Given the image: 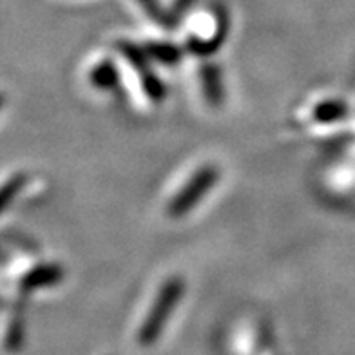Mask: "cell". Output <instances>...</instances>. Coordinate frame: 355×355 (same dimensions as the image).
Masks as SVG:
<instances>
[{
    "label": "cell",
    "mask_w": 355,
    "mask_h": 355,
    "mask_svg": "<svg viewBox=\"0 0 355 355\" xmlns=\"http://www.w3.org/2000/svg\"><path fill=\"white\" fill-rule=\"evenodd\" d=\"M112 46L122 71V87L127 91L132 103L140 111H153L159 107L167 89L140 44L132 42L129 38H118Z\"/></svg>",
    "instance_id": "obj_1"
},
{
    "label": "cell",
    "mask_w": 355,
    "mask_h": 355,
    "mask_svg": "<svg viewBox=\"0 0 355 355\" xmlns=\"http://www.w3.org/2000/svg\"><path fill=\"white\" fill-rule=\"evenodd\" d=\"M221 165L216 159H198L185 165L168 183L162 200L165 218L178 221L194 212L221 182Z\"/></svg>",
    "instance_id": "obj_2"
},
{
    "label": "cell",
    "mask_w": 355,
    "mask_h": 355,
    "mask_svg": "<svg viewBox=\"0 0 355 355\" xmlns=\"http://www.w3.org/2000/svg\"><path fill=\"white\" fill-rule=\"evenodd\" d=\"M229 15L221 4H194L183 15L178 42L182 44L183 51L189 56L211 58L223 46L229 35Z\"/></svg>",
    "instance_id": "obj_3"
},
{
    "label": "cell",
    "mask_w": 355,
    "mask_h": 355,
    "mask_svg": "<svg viewBox=\"0 0 355 355\" xmlns=\"http://www.w3.org/2000/svg\"><path fill=\"white\" fill-rule=\"evenodd\" d=\"M185 294V279L180 274H167L153 286L145 301L135 328V341L141 348H149L158 341L167 328L168 319Z\"/></svg>",
    "instance_id": "obj_4"
},
{
    "label": "cell",
    "mask_w": 355,
    "mask_h": 355,
    "mask_svg": "<svg viewBox=\"0 0 355 355\" xmlns=\"http://www.w3.org/2000/svg\"><path fill=\"white\" fill-rule=\"evenodd\" d=\"M64 279V270L56 261H49L31 252L17 254L11 261L4 265V283L10 286L15 297H28L31 294L42 292L60 285Z\"/></svg>",
    "instance_id": "obj_5"
},
{
    "label": "cell",
    "mask_w": 355,
    "mask_h": 355,
    "mask_svg": "<svg viewBox=\"0 0 355 355\" xmlns=\"http://www.w3.org/2000/svg\"><path fill=\"white\" fill-rule=\"evenodd\" d=\"M350 116V105L337 94L315 93L304 100L294 112L297 129L309 135H328Z\"/></svg>",
    "instance_id": "obj_6"
},
{
    "label": "cell",
    "mask_w": 355,
    "mask_h": 355,
    "mask_svg": "<svg viewBox=\"0 0 355 355\" xmlns=\"http://www.w3.org/2000/svg\"><path fill=\"white\" fill-rule=\"evenodd\" d=\"M189 80L196 98L205 109L218 111L225 103V82L221 67L211 58L191 56Z\"/></svg>",
    "instance_id": "obj_7"
},
{
    "label": "cell",
    "mask_w": 355,
    "mask_h": 355,
    "mask_svg": "<svg viewBox=\"0 0 355 355\" xmlns=\"http://www.w3.org/2000/svg\"><path fill=\"white\" fill-rule=\"evenodd\" d=\"M80 76L85 89L100 96H109L122 87V71L114 51H94L82 64Z\"/></svg>",
    "instance_id": "obj_8"
},
{
    "label": "cell",
    "mask_w": 355,
    "mask_h": 355,
    "mask_svg": "<svg viewBox=\"0 0 355 355\" xmlns=\"http://www.w3.org/2000/svg\"><path fill=\"white\" fill-rule=\"evenodd\" d=\"M196 2L198 0H164L162 4H164V10L167 11V15L173 20L176 17H183Z\"/></svg>",
    "instance_id": "obj_9"
}]
</instances>
